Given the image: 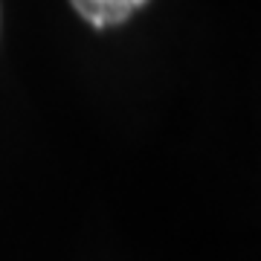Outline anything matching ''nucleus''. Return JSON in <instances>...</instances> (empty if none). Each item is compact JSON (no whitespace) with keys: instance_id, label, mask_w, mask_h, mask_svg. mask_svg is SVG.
Segmentation results:
<instances>
[{"instance_id":"obj_1","label":"nucleus","mask_w":261,"mask_h":261,"mask_svg":"<svg viewBox=\"0 0 261 261\" xmlns=\"http://www.w3.org/2000/svg\"><path fill=\"white\" fill-rule=\"evenodd\" d=\"M70 3L90 27L105 29V27H116L122 20H128L148 0H70Z\"/></svg>"}]
</instances>
